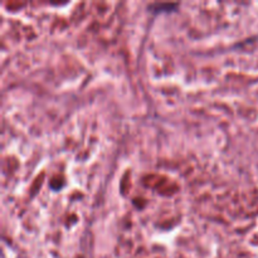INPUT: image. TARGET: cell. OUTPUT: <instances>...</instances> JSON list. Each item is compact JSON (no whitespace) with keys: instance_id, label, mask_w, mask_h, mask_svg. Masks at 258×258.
Instances as JSON below:
<instances>
[]
</instances>
